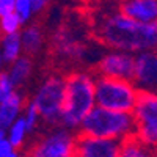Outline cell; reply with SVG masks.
Instances as JSON below:
<instances>
[{
  "label": "cell",
  "mask_w": 157,
  "mask_h": 157,
  "mask_svg": "<svg viewBox=\"0 0 157 157\" xmlns=\"http://www.w3.org/2000/svg\"><path fill=\"white\" fill-rule=\"evenodd\" d=\"M16 14L22 21L24 27L29 25V24H32V19L35 17L32 0H16Z\"/></svg>",
  "instance_id": "ffe728a7"
},
{
  "label": "cell",
  "mask_w": 157,
  "mask_h": 157,
  "mask_svg": "<svg viewBox=\"0 0 157 157\" xmlns=\"http://www.w3.org/2000/svg\"><path fill=\"white\" fill-rule=\"evenodd\" d=\"M32 6H33L35 16H38V14H41V13L46 11V8L49 6V3L46 2V0H32Z\"/></svg>",
  "instance_id": "d4e9b609"
},
{
  "label": "cell",
  "mask_w": 157,
  "mask_h": 157,
  "mask_svg": "<svg viewBox=\"0 0 157 157\" xmlns=\"http://www.w3.org/2000/svg\"><path fill=\"white\" fill-rule=\"evenodd\" d=\"M24 47H22V39L21 33L16 35H3L2 44H0V60L2 64H13L17 61L21 57H24Z\"/></svg>",
  "instance_id": "9a60e30c"
},
{
  "label": "cell",
  "mask_w": 157,
  "mask_h": 157,
  "mask_svg": "<svg viewBox=\"0 0 157 157\" xmlns=\"http://www.w3.org/2000/svg\"><path fill=\"white\" fill-rule=\"evenodd\" d=\"M141 91L134 80L96 77V102L98 107L112 112L134 113Z\"/></svg>",
  "instance_id": "277c9868"
},
{
  "label": "cell",
  "mask_w": 157,
  "mask_h": 157,
  "mask_svg": "<svg viewBox=\"0 0 157 157\" xmlns=\"http://www.w3.org/2000/svg\"><path fill=\"white\" fill-rule=\"evenodd\" d=\"M135 137L157 151V93L141 91L134 110Z\"/></svg>",
  "instance_id": "ba28073f"
},
{
  "label": "cell",
  "mask_w": 157,
  "mask_h": 157,
  "mask_svg": "<svg viewBox=\"0 0 157 157\" xmlns=\"http://www.w3.org/2000/svg\"><path fill=\"white\" fill-rule=\"evenodd\" d=\"M13 151H16V149L10 143V140L6 137H0V157H5V155L11 154Z\"/></svg>",
  "instance_id": "cb8c5ba5"
},
{
  "label": "cell",
  "mask_w": 157,
  "mask_h": 157,
  "mask_svg": "<svg viewBox=\"0 0 157 157\" xmlns=\"http://www.w3.org/2000/svg\"><path fill=\"white\" fill-rule=\"evenodd\" d=\"M75 143L77 137L72 130L54 127L32 143L25 157H74Z\"/></svg>",
  "instance_id": "52a82bcc"
},
{
  "label": "cell",
  "mask_w": 157,
  "mask_h": 157,
  "mask_svg": "<svg viewBox=\"0 0 157 157\" xmlns=\"http://www.w3.org/2000/svg\"><path fill=\"white\" fill-rule=\"evenodd\" d=\"M5 72L8 74L13 85H14L16 88H19V86L27 83L29 78L32 77V74H33V60L29 55H24L17 61L10 64Z\"/></svg>",
  "instance_id": "2e32d148"
},
{
  "label": "cell",
  "mask_w": 157,
  "mask_h": 157,
  "mask_svg": "<svg viewBox=\"0 0 157 157\" xmlns=\"http://www.w3.org/2000/svg\"><path fill=\"white\" fill-rule=\"evenodd\" d=\"M155 157H157V155H155Z\"/></svg>",
  "instance_id": "83f0119b"
},
{
  "label": "cell",
  "mask_w": 157,
  "mask_h": 157,
  "mask_svg": "<svg viewBox=\"0 0 157 157\" xmlns=\"http://www.w3.org/2000/svg\"><path fill=\"white\" fill-rule=\"evenodd\" d=\"M21 39L25 55H36L39 54L46 44V35L38 24H29L21 30Z\"/></svg>",
  "instance_id": "5bb4252c"
},
{
  "label": "cell",
  "mask_w": 157,
  "mask_h": 157,
  "mask_svg": "<svg viewBox=\"0 0 157 157\" xmlns=\"http://www.w3.org/2000/svg\"><path fill=\"white\" fill-rule=\"evenodd\" d=\"M16 91H17V88L13 85L8 74L3 71L2 74H0V99H5V98L11 96L13 93H16Z\"/></svg>",
  "instance_id": "7402d4cb"
},
{
  "label": "cell",
  "mask_w": 157,
  "mask_h": 157,
  "mask_svg": "<svg viewBox=\"0 0 157 157\" xmlns=\"http://www.w3.org/2000/svg\"><path fill=\"white\" fill-rule=\"evenodd\" d=\"M64 93H66V77L50 74L41 80L35 90L33 98L30 99L38 109L43 121L49 126L60 124L61 121Z\"/></svg>",
  "instance_id": "5b68a950"
},
{
  "label": "cell",
  "mask_w": 157,
  "mask_h": 157,
  "mask_svg": "<svg viewBox=\"0 0 157 157\" xmlns=\"http://www.w3.org/2000/svg\"><path fill=\"white\" fill-rule=\"evenodd\" d=\"M98 72L101 77L120 78V80H134L135 72V55L123 50L107 49L99 58Z\"/></svg>",
  "instance_id": "9c48e42d"
},
{
  "label": "cell",
  "mask_w": 157,
  "mask_h": 157,
  "mask_svg": "<svg viewBox=\"0 0 157 157\" xmlns=\"http://www.w3.org/2000/svg\"><path fill=\"white\" fill-rule=\"evenodd\" d=\"M30 134L32 132H30L27 123H25V120L21 116L19 120L16 123H13L11 127L6 130V138L10 140L11 145L14 146V149H19L27 143V138H29Z\"/></svg>",
  "instance_id": "ac0fdd59"
},
{
  "label": "cell",
  "mask_w": 157,
  "mask_h": 157,
  "mask_svg": "<svg viewBox=\"0 0 157 157\" xmlns=\"http://www.w3.org/2000/svg\"><path fill=\"white\" fill-rule=\"evenodd\" d=\"M118 10L140 24H157V0H126Z\"/></svg>",
  "instance_id": "7c38bea8"
},
{
  "label": "cell",
  "mask_w": 157,
  "mask_h": 157,
  "mask_svg": "<svg viewBox=\"0 0 157 157\" xmlns=\"http://www.w3.org/2000/svg\"><path fill=\"white\" fill-rule=\"evenodd\" d=\"M134 83L140 91H157V49L135 55Z\"/></svg>",
  "instance_id": "8fae6325"
},
{
  "label": "cell",
  "mask_w": 157,
  "mask_h": 157,
  "mask_svg": "<svg viewBox=\"0 0 157 157\" xmlns=\"http://www.w3.org/2000/svg\"><path fill=\"white\" fill-rule=\"evenodd\" d=\"M157 151L141 143L137 137H132L121 145L120 157H155Z\"/></svg>",
  "instance_id": "e0dca14e"
},
{
  "label": "cell",
  "mask_w": 157,
  "mask_h": 157,
  "mask_svg": "<svg viewBox=\"0 0 157 157\" xmlns=\"http://www.w3.org/2000/svg\"><path fill=\"white\" fill-rule=\"evenodd\" d=\"M121 141L78 135L74 157H120Z\"/></svg>",
  "instance_id": "30bf717a"
},
{
  "label": "cell",
  "mask_w": 157,
  "mask_h": 157,
  "mask_svg": "<svg viewBox=\"0 0 157 157\" xmlns=\"http://www.w3.org/2000/svg\"><path fill=\"white\" fill-rule=\"evenodd\" d=\"M93 35L109 49L138 55L157 49V24H140L120 10H109L93 21Z\"/></svg>",
  "instance_id": "6da1fadb"
},
{
  "label": "cell",
  "mask_w": 157,
  "mask_h": 157,
  "mask_svg": "<svg viewBox=\"0 0 157 157\" xmlns=\"http://www.w3.org/2000/svg\"><path fill=\"white\" fill-rule=\"evenodd\" d=\"M155 93H157V91H155Z\"/></svg>",
  "instance_id": "4316f807"
},
{
  "label": "cell",
  "mask_w": 157,
  "mask_h": 157,
  "mask_svg": "<svg viewBox=\"0 0 157 157\" xmlns=\"http://www.w3.org/2000/svg\"><path fill=\"white\" fill-rule=\"evenodd\" d=\"M27 102L24 99V94L17 90L11 96L0 99V130H6L11 127L13 123H16L24 115Z\"/></svg>",
  "instance_id": "4fadbf2b"
},
{
  "label": "cell",
  "mask_w": 157,
  "mask_h": 157,
  "mask_svg": "<svg viewBox=\"0 0 157 157\" xmlns=\"http://www.w3.org/2000/svg\"><path fill=\"white\" fill-rule=\"evenodd\" d=\"M0 29H2L3 35H16V33H21V30L24 29V24L14 11L11 14L0 17Z\"/></svg>",
  "instance_id": "d6986e66"
},
{
  "label": "cell",
  "mask_w": 157,
  "mask_h": 157,
  "mask_svg": "<svg viewBox=\"0 0 157 157\" xmlns=\"http://www.w3.org/2000/svg\"><path fill=\"white\" fill-rule=\"evenodd\" d=\"M5 157H24V155H22V154L16 149V151H13L11 154H8V155H5Z\"/></svg>",
  "instance_id": "484cf974"
},
{
  "label": "cell",
  "mask_w": 157,
  "mask_h": 157,
  "mask_svg": "<svg viewBox=\"0 0 157 157\" xmlns=\"http://www.w3.org/2000/svg\"><path fill=\"white\" fill-rule=\"evenodd\" d=\"M16 11V0H2L0 2V17Z\"/></svg>",
  "instance_id": "603a6c76"
},
{
  "label": "cell",
  "mask_w": 157,
  "mask_h": 157,
  "mask_svg": "<svg viewBox=\"0 0 157 157\" xmlns=\"http://www.w3.org/2000/svg\"><path fill=\"white\" fill-rule=\"evenodd\" d=\"M22 118L25 120V123H27V126H29V129H30V132H33V130L38 127L39 121H43L41 115H39L38 109L35 107V104H33L32 101L27 102V105H25V110H24Z\"/></svg>",
  "instance_id": "44dd1931"
},
{
  "label": "cell",
  "mask_w": 157,
  "mask_h": 157,
  "mask_svg": "<svg viewBox=\"0 0 157 157\" xmlns=\"http://www.w3.org/2000/svg\"><path fill=\"white\" fill-rule=\"evenodd\" d=\"M80 135L126 141L135 137V120L132 113L112 112L102 107H96L80 127Z\"/></svg>",
  "instance_id": "3957f363"
},
{
  "label": "cell",
  "mask_w": 157,
  "mask_h": 157,
  "mask_svg": "<svg viewBox=\"0 0 157 157\" xmlns=\"http://www.w3.org/2000/svg\"><path fill=\"white\" fill-rule=\"evenodd\" d=\"M54 55L64 63H85L90 60L93 47L86 44L83 30L75 24L61 25L55 30L50 39Z\"/></svg>",
  "instance_id": "8992f818"
},
{
  "label": "cell",
  "mask_w": 157,
  "mask_h": 157,
  "mask_svg": "<svg viewBox=\"0 0 157 157\" xmlns=\"http://www.w3.org/2000/svg\"><path fill=\"white\" fill-rule=\"evenodd\" d=\"M96 107V77L90 71L71 72L66 77V93L60 126L68 130H80L86 116Z\"/></svg>",
  "instance_id": "7a4b0ae2"
}]
</instances>
